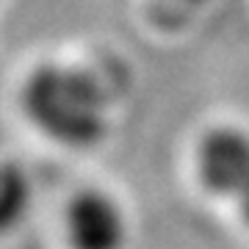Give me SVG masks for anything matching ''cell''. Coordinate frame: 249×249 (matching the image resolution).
<instances>
[{"mask_svg": "<svg viewBox=\"0 0 249 249\" xmlns=\"http://www.w3.org/2000/svg\"><path fill=\"white\" fill-rule=\"evenodd\" d=\"M31 122L67 147H91L106 136V100L86 72L64 64H42L22 91Z\"/></svg>", "mask_w": 249, "mask_h": 249, "instance_id": "obj_1", "label": "cell"}, {"mask_svg": "<svg viewBox=\"0 0 249 249\" xmlns=\"http://www.w3.org/2000/svg\"><path fill=\"white\" fill-rule=\"evenodd\" d=\"M196 175L205 191L232 202L249 224V133L232 124L211 127L196 144Z\"/></svg>", "mask_w": 249, "mask_h": 249, "instance_id": "obj_2", "label": "cell"}, {"mask_svg": "<svg viewBox=\"0 0 249 249\" xmlns=\"http://www.w3.org/2000/svg\"><path fill=\"white\" fill-rule=\"evenodd\" d=\"M64 230L72 249H124L127 216L111 194L86 188L70 199Z\"/></svg>", "mask_w": 249, "mask_h": 249, "instance_id": "obj_3", "label": "cell"}, {"mask_svg": "<svg viewBox=\"0 0 249 249\" xmlns=\"http://www.w3.org/2000/svg\"><path fill=\"white\" fill-rule=\"evenodd\" d=\"M31 208V183L17 163L0 160V235H6L25 219Z\"/></svg>", "mask_w": 249, "mask_h": 249, "instance_id": "obj_4", "label": "cell"}]
</instances>
